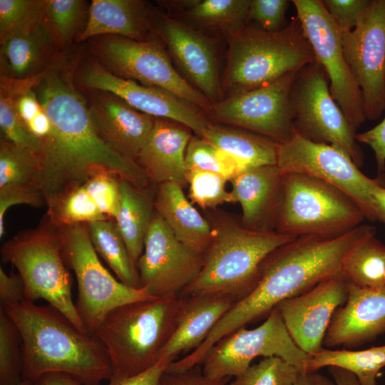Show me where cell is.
I'll use <instances>...</instances> for the list:
<instances>
[{
	"label": "cell",
	"mask_w": 385,
	"mask_h": 385,
	"mask_svg": "<svg viewBox=\"0 0 385 385\" xmlns=\"http://www.w3.org/2000/svg\"><path fill=\"white\" fill-rule=\"evenodd\" d=\"M375 235L373 227L345 256L341 274L348 283L369 288L385 286V245Z\"/></svg>",
	"instance_id": "32"
},
{
	"label": "cell",
	"mask_w": 385,
	"mask_h": 385,
	"mask_svg": "<svg viewBox=\"0 0 385 385\" xmlns=\"http://www.w3.org/2000/svg\"><path fill=\"white\" fill-rule=\"evenodd\" d=\"M153 15L141 0H93L87 21L76 38L81 42L103 36L135 41L155 38Z\"/></svg>",
	"instance_id": "26"
},
{
	"label": "cell",
	"mask_w": 385,
	"mask_h": 385,
	"mask_svg": "<svg viewBox=\"0 0 385 385\" xmlns=\"http://www.w3.org/2000/svg\"><path fill=\"white\" fill-rule=\"evenodd\" d=\"M58 228L66 263L77 280L76 309L88 334L94 335L104 317L115 308L156 298L145 289L129 287L111 275L99 260L86 224Z\"/></svg>",
	"instance_id": "9"
},
{
	"label": "cell",
	"mask_w": 385,
	"mask_h": 385,
	"mask_svg": "<svg viewBox=\"0 0 385 385\" xmlns=\"http://www.w3.org/2000/svg\"><path fill=\"white\" fill-rule=\"evenodd\" d=\"M55 48L43 24L1 45V75L19 79L38 76L56 59Z\"/></svg>",
	"instance_id": "28"
},
{
	"label": "cell",
	"mask_w": 385,
	"mask_h": 385,
	"mask_svg": "<svg viewBox=\"0 0 385 385\" xmlns=\"http://www.w3.org/2000/svg\"><path fill=\"white\" fill-rule=\"evenodd\" d=\"M300 371L279 356L264 357L228 385H294Z\"/></svg>",
	"instance_id": "42"
},
{
	"label": "cell",
	"mask_w": 385,
	"mask_h": 385,
	"mask_svg": "<svg viewBox=\"0 0 385 385\" xmlns=\"http://www.w3.org/2000/svg\"><path fill=\"white\" fill-rule=\"evenodd\" d=\"M371 1L324 0L322 1L341 32H344L351 31L356 26L371 4Z\"/></svg>",
	"instance_id": "47"
},
{
	"label": "cell",
	"mask_w": 385,
	"mask_h": 385,
	"mask_svg": "<svg viewBox=\"0 0 385 385\" xmlns=\"http://www.w3.org/2000/svg\"><path fill=\"white\" fill-rule=\"evenodd\" d=\"M372 225L361 224L334 237L299 236L271 252L255 289L235 302L200 346L207 352L218 340L268 314L281 302L341 274L345 256Z\"/></svg>",
	"instance_id": "2"
},
{
	"label": "cell",
	"mask_w": 385,
	"mask_h": 385,
	"mask_svg": "<svg viewBox=\"0 0 385 385\" xmlns=\"http://www.w3.org/2000/svg\"><path fill=\"white\" fill-rule=\"evenodd\" d=\"M324 366H336L352 373L360 385H376L385 367V345L364 350L322 349L312 355L306 371H317Z\"/></svg>",
	"instance_id": "33"
},
{
	"label": "cell",
	"mask_w": 385,
	"mask_h": 385,
	"mask_svg": "<svg viewBox=\"0 0 385 385\" xmlns=\"http://www.w3.org/2000/svg\"><path fill=\"white\" fill-rule=\"evenodd\" d=\"M154 206L175 236L193 250L205 254L215 232L174 182L158 186Z\"/></svg>",
	"instance_id": "27"
},
{
	"label": "cell",
	"mask_w": 385,
	"mask_h": 385,
	"mask_svg": "<svg viewBox=\"0 0 385 385\" xmlns=\"http://www.w3.org/2000/svg\"><path fill=\"white\" fill-rule=\"evenodd\" d=\"M16 385H34V381L24 378L19 383Z\"/></svg>",
	"instance_id": "58"
},
{
	"label": "cell",
	"mask_w": 385,
	"mask_h": 385,
	"mask_svg": "<svg viewBox=\"0 0 385 385\" xmlns=\"http://www.w3.org/2000/svg\"><path fill=\"white\" fill-rule=\"evenodd\" d=\"M293 71L262 87L212 103L207 117L282 143L294 133L289 101Z\"/></svg>",
	"instance_id": "15"
},
{
	"label": "cell",
	"mask_w": 385,
	"mask_h": 385,
	"mask_svg": "<svg viewBox=\"0 0 385 385\" xmlns=\"http://www.w3.org/2000/svg\"><path fill=\"white\" fill-rule=\"evenodd\" d=\"M19 329L25 379L49 372L68 374L84 385H100L113 375L108 352L95 336L79 331L51 306L24 301L1 306Z\"/></svg>",
	"instance_id": "3"
},
{
	"label": "cell",
	"mask_w": 385,
	"mask_h": 385,
	"mask_svg": "<svg viewBox=\"0 0 385 385\" xmlns=\"http://www.w3.org/2000/svg\"><path fill=\"white\" fill-rule=\"evenodd\" d=\"M1 255V260L14 266L21 277L25 300L44 299L79 331L88 333L72 299V282L58 227L49 221L21 232L3 245Z\"/></svg>",
	"instance_id": "7"
},
{
	"label": "cell",
	"mask_w": 385,
	"mask_h": 385,
	"mask_svg": "<svg viewBox=\"0 0 385 385\" xmlns=\"http://www.w3.org/2000/svg\"><path fill=\"white\" fill-rule=\"evenodd\" d=\"M287 0H250L248 20L253 19L264 31H277L285 21Z\"/></svg>",
	"instance_id": "46"
},
{
	"label": "cell",
	"mask_w": 385,
	"mask_h": 385,
	"mask_svg": "<svg viewBox=\"0 0 385 385\" xmlns=\"http://www.w3.org/2000/svg\"><path fill=\"white\" fill-rule=\"evenodd\" d=\"M231 377L211 379L205 376L200 366L182 372L165 371L158 385H227Z\"/></svg>",
	"instance_id": "49"
},
{
	"label": "cell",
	"mask_w": 385,
	"mask_h": 385,
	"mask_svg": "<svg viewBox=\"0 0 385 385\" xmlns=\"http://www.w3.org/2000/svg\"><path fill=\"white\" fill-rule=\"evenodd\" d=\"M370 197L376 220L385 225V186L376 183L371 190Z\"/></svg>",
	"instance_id": "55"
},
{
	"label": "cell",
	"mask_w": 385,
	"mask_h": 385,
	"mask_svg": "<svg viewBox=\"0 0 385 385\" xmlns=\"http://www.w3.org/2000/svg\"><path fill=\"white\" fill-rule=\"evenodd\" d=\"M16 205L40 207L46 205L41 190L35 185H9L0 188V237L5 234L4 217L6 211Z\"/></svg>",
	"instance_id": "45"
},
{
	"label": "cell",
	"mask_w": 385,
	"mask_h": 385,
	"mask_svg": "<svg viewBox=\"0 0 385 385\" xmlns=\"http://www.w3.org/2000/svg\"><path fill=\"white\" fill-rule=\"evenodd\" d=\"M202 138L247 168L277 165L279 143L261 135L209 123Z\"/></svg>",
	"instance_id": "31"
},
{
	"label": "cell",
	"mask_w": 385,
	"mask_h": 385,
	"mask_svg": "<svg viewBox=\"0 0 385 385\" xmlns=\"http://www.w3.org/2000/svg\"><path fill=\"white\" fill-rule=\"evenodd\" d=\"M191 200L203 208L215 207L224 202H232L230 192L226 188L225 177L209 171L190 170L187 172Z\"/></svg>",
	"instance_id": "43"
},
{
	"label": "cell",
	"mask_w": 385,
	"mask_h": 385,
	"mask_svg": "<svg viewBox=\"0 0 385 385\" xmlns=\"http://www.w3.org/2000/svg\"><path fill=\"white\" fill-rule=\"evenodd\" d=\"M22 339L19 329L0 307V385H16L23 379Z\"/></svg>",
	"instance_id": "41"
},
{
	"label": "cell",
	"mask_w": 385,
	"mask_h": 385,
	"mask_svg": "<svg viewBox=\"0 0 385 385\" xmlns=\"http://www.w3.org/2000/svg\"><path fill=\"white\" fill-rule=\"evenodd\" d=\"M178 304V294L139 300L120 305L104 317L94 335L108 352L111 377L137 375L162 358Z\"/></svg>",
	"instance_id": "5"
},
{
	"label": "cell",
	"mask_w": 385,
	"mask_h": 385,
	"mask_svg": "<svg viewBox=\"0 0 385 385\" xmlns=\"http://www.w3.org/2000/svg\"><path fill=\"white\" fill-rule=\"evenodd\" d=\"M187 172L198 170L212 172L230 180L248 168L242 162L197 135L192 136L185 153Z\"/></svg>",
	"instance_id": "37"
},
{
	"label": "cell",
	"mask_w": 385,
	"mask_h": 385,
	"mask_svg": "<svg viewBox=\"0 0 385 385\" xmlns=\"http://www.w3.org/2000/svg\"><path fill=\"white\" fill-rule=\"evenodd\" d=\"M347 285V299L336 310L323 342L328 347H356L385 332V286Z\"/></svg>",
	"instance_id": "22"
},
{
	"label": "cell",
	"mask_w": 385,
	"mask_h": 385,
	"mask_svg": "<svg viewBox=\"0 0 385 385\" xmlns=\"http://www.w3.org/2000/svg\"><path fill=\"white\" fill-rule=\"evenodd\" d=\"M98 62L119 77L167 91L201 108L212 103L177 71L161 40L135 41L116 36L91 38Z\"/></svg>",
	"instance_id": "11"
},
{
	"label": "cell",
	"mask_w": 385,
	"mask_h": 385,
	"mask_svg": "<svg viewBox=\"0 0 385 385\" xmlns=\"http://www.w3.org/2000/svg\"><path fill=\"white\" fill-rule=\"evenodd\" d=\"M34 385H84L74 377L61 372H49L34 380Z\"/></svg>",
	"instance_id": "54"
},
{
	"label": "cell",
	"mask_w": 385,
	"mask_h": 385,
	"mask_svg": "<svg viewBox=\"0 0 385 385\" xmlns=\"http://www.w3.org/2000/svg\"><path fill=\"white\" fill-rule=\"evenodd\" d=\"M277 165L282 174H304L334 185L356 202L366 219L376 221L370 193L379 182L365 175L342 150L294 133L279 143Z\"/></svg>",
	"instance_id": "14"
},
{
	"label": "cell",
	"mask_w": 385,
	"mask_h": 385,
	"mask_svg": "<svg viewBox=\"0 0 385 385\" xmlns=\"http://www.w3.org/2000/svg\"><path fill=\"white\" fill-rule=\"evenodd\" d=\"M258 356L281 357L300 371H306L312 358L293 341L274 308L257 327H242L218 340L205 356L202 373L211 379L237 376Z\"/></svg>",
	"instance_id": "12"
},
{
	"label": "cell",
	"mask_w": 385,
	"mask_h": 385,
	"mask_svg": "<svg viewBox=\"0 0 385 385\" xmlns=\"http://www.w3.org/2000/svg\"><path fill=\"white\" fill-rule=\"evenodd\" d=\"M173 361L175 359L170 357L161 358L151 368L137 375L122 378L111 377L107 385H158L161 376Z\"/></svg>",
	"instance_id": "50"
},
{
	"label": "cell",
	"mask_w": 385,
	"mask_h": 385,
	"mask_svg": "<svg viewBox=\"0 0 385 385\" xmlns=\"http://www.w3.org/2000/svg\"><path fill=\"white\" fill-rule=\"evenodd\" d=\"M78 82L86 90L111 93L150 116L183 124L200 138L210 123L197 106L167 91L115 76L97 61L84 66Z\"/></svg>",
	"instance_id": "18"
},
{
	"label": "cell",
	"mask_w": 385,
	"mask_h": 385,
	"mask_svg": "<svg viewBox=\"0 0 385 385\" xmlns=\"http://www.w3.org/2000/svg\"><path fill=\"white\" fill-rule=\"evenodd\" d=\"M47 214L49 221L58 227L111 220L101 211L85 183L63 197Z\"/></svg>",
	"instance_id": "38"
},
{
	"label": "cell",
	"mask_w": 385,
	"mask_h": 385,
	"mask_svg": "<svg viewBox=\"0 0 385 385\" xmlns=\"http://www.w3.org/2000/svg\"><path fill=\"white\" fill-rule=\"evenodd\" d=\"M68 71L56 61L34 88L51 124L48 137L40 141L37 155L38 187L48 210L100 173L146 188L149 180L137 163L117 153L101 138L87 101Z\"/></svg>",
	"instance_id": "1"
},
{
	"label": "cell",
	"mask_w": 385,
	"mask_h": 385,
	"mask_svg": "<svg viewBox=\"0 0 385 385\" xmlns=\"http://www.w3.org/2000/svg\"><path fill=\"white\" fill-rule=\"evenodd\" d=\"M153 22L155 34L188 81L212 104L221 101L215 39L170 15L156 14Z\"/></svg>",
	"instance_id": "19"
},
{
	"label": "cell",
	"mask_w": 385,
	"mask_h": 385,
	"mask_svg": "<svg viewBox=\"0 0 385 385\" xmlns=\"http://www.w3.org/2000/svg\"><path fill=\"white\" fill-rule=\"evenodd\" d=\"M297 18L326 72L329 91L356 131L366 120L361 91L346 60L342 32L321 0H293Z\"/></svg>",
	"instance_id": "13"
},
{
	"label": "cell",
	"mask_w": 385,
	"mask_h": 385,
	"mask_svg": "<svg viewBox=\"0 0 385 385\" xmlns=\"http://www.w3.org/2000/svg\"><path fill=\"white\" fill-rule=\"evenodd\" d=\"M159 4L195 29L220 32L223 36L245 26L250 0H171Z\"/></svg>",
	"instance_id": "29"
},
{
	"label": "cell",
	"mask_w": 385,
	"mask_h": 385,
	"mask_svg": "<svg viewBox=\"0 0 385 385\" xmlns=\"http://www.w3.org/2000/svg\"><path fill=\"white\" fill-rule=\"evenodd\" d=\"M46 0H0V44L43 23Z\"/></svg>",
	"instance_id": "39"
},
{
	"label": "cell",
	"mask_w": 385,
	"mask_h": 385,
	"mask_svg": "<svg viewBox=\"0 0 385 385\" xmlns=\"http://www.w3.org/2000/svg\"><path fill=\"white\" fill-rule=\"evenodd\" d=\"M337 385H360L356 376L349 371L336 366L329 367Z\"/></svg>",
	"instance_id": "57"
},
{
	"label": "cell",
	"mask_w": 385,
	"mask_h": 385,
	"mask_svg": "<svg viewBox=\"0 0 385 385\" xmlns=\"http://www.w3.org/2000/svg\"><path fill=\"white\" fill-rule=\"evenodd\" d=\"M296 237L276 230H253L236 224L222 226L215 232L205 253L200 272L179 295L219 293L237 302L257 284L265 258Z\"/></svg>",
	"instance_id": "6"
},
{
	"label": "cell",
	"mask_w": 385,
	"mask_h": 385,
	"mask_svg": "<svg viewBox=\"0 0 385 385\" xmlns=\"http://www.w3.org/2000/svg\"><path fill=\"white\" fill-rule=\"evenodd\" d=\"M86 12L85 1L46 0L42 24L56 48L76 39Z\"/></svg>",
	"instance_id": "36"
},
{
	"label": "cell",
	"mask_w": 385,
	"mask_h": 385,
	"mask_svg": "<svg viewBox=\"0 0 385 385\" xmlns=\"http://www.w3.org/2000/svg\"><path fill=\"white\" fill-rule=\"evenodd\" d=\"M355 138L358 143L369 145L374 151L378 172L376 180L385 186V118L374 128L356 133Z\"/></svg>",
	"instance_id": "48"
},
{
	"label": "cell",
	"mask_w": 385,
	"mask_h": 385,
	"mask_svg": "<svg viewBox=\"0 0 385 385\" xmlns=\"http://www.w3.org/2000/svg\"><path fill=\"white\" fill-rule=\"evenodd\" d=\"M347 297V282L340 274L281 302L275 308L295 344L313 355L323 349L332 319L336 310L345 304Z\"/></svg>",
	"instance_id": "20"
},
{
	"label": "cell",
	"mask_w": 385,
	"mask_h": 385,
	"mask_svg": "<svg viewBox=\"0 0 385 385\" xmlns=\"http://www.w3.org/2000/svg\"><path fill=\"white\" fill-rule=\"evenodd\" d=\"M204 255L180 242L156 212L137 264L139 287L154 297L179 295L200 272Z\"/></svg>",
	"instance_id": "17"
},
{
	"label": "cell",
	"mask_w": 385,
	"mask_h": 385,
	"mask_svg": "<svg viewBox=\"0 0 385 385\" xmlns=\"http://www.w3.org/2000/svg\"><path fill=\"white\" fill-rule=\"evenodd\" d=\"M282 178L277 165H272L248 168L230 180L232 202L240 205L245 227L268 230L265 225H276Z\"/></svg>",
	"instance_id": "25"
},
{
	"label": "cell",
	"mask_w": 385,
	"mask_h": 385,
	"mask_svg": "<svg viewBox=\"0 0 385 385\" xmlns=\"http://www.w3.org/2000/svg\"><path fill=\"white\" fill-rule=\"evenodd\" d=\"M87 225L92 245L98 255L123 284L140 288L138 275L127 247L113 220H103Z\"/></svg>",
	"instance_id": "35"
},
{
	"label": "cell",
	"mask_w": 385,
	"mask_h": 385,
	"mask_svg": "<svg viewBox=\"0 0 385 385\" xmlns=\"http://www.w3.org/2000/svg\"><path fill=\"white\" fill-rule=\"evenodd\" d=\"M41 110L42 107L34 88L20 95L16 101V113L24 126Z\"/></svg>",
	"instance_id": "52"
},
{
	"label": "cell",
	"mask_w": 385,
	"mask_h": 385,
	"mask_svg": "<svg viewBox=\"0 0 385 385\" xmlns=\"http://www.w3.org/2000/svg\"><path fill=\"white\" fill-rule=\"evenodd\" d=\"M87 94L91 118L101 138L117 153L136 162L155 118L111 93L87 90Z\"/></svg>",
	"instance_id": "21"
},
{
	"label": "cell",
	"mask_w": 385,
	"mask_h": 385,
	"mask_svg": "<svg viewBox=\"0 0 385 385\" xmlns=\"http://www.w3.org/2000/svg\"><path fill=\"white\" fill-rule=\"evenodd\" d=\"M120 178L111 173H100L85 183L101 211L113 220L118 215L120 206Z\"/></svg>",
	"instance_id": "44"
},
{
	"label": "cell",
	"mask_w": 385,
	"mask_h": 385,
	"mask_svg": "<svg viewBox=\"0 0 385 385\" xmlns=\"http://www.w3.org/2000/svg\"><path fill=\"white\" fill-rule=\"evenodd\" d=\"M364 219L356 202L334 185L304 174H282L276 231L294 237H334Z\"/></svg>",
	"instance_id": "8"
},
{
	"label": "cell",
	"mask_w": 385,
	"mask_h": 385,
	"mask_svg": "<svg viewBox=\"0 0 385 385\" xmlns=\"http://www.w3.org/2000/svg\"><path fill=\"white\" fill-rule=\"evenodd\" d=\"M25 301L24 281L19 273L8 274L0 267V303L4 307Z\"/></svg>",
	"instance_id": "51"
},
{
	"label": "cell",
	"mask_w": 385,
	"mask_h": 385,
	"mask_svg": "<svg viewBox=\"0 0 385 385\" xmlns=\"http://www.w3.org/2000/svg\"><path fill=\"white\" fill-rule=\"evenodd\" d=\"M294 385H337L326 376L317 371H300Z\"/></svg>",
	"instance_id": "56"
},
{
	"label": "cell",
	"mask_w": 385,
	"mask_h": 385,
	"mask_svg": "<svg viewBox=\"0 0 385 385\" xmlns=\"http://www.w3.org/2000/svg\"><path fill=\"white\" fill-rule=\"evenodd\" d=\"M192 136L184 125L155 118L136 163L148 180L159 185L174 182L183 187L187 183L185 153Z\"/></svg>",
	"instance_id": "23"
},
{
	"label": "cell",
	"mask_w": 385,
	"mask_h": 385,
	"mask_svg": "<svg viewBox=\"0 0 385 385\" xmlns=\"http://www.w3.org/2000/svg\"><path fill=\"white\" fill-rule=\"evenodd\" d=\"M289 101L294 133L312 142L335 146L359 168L363 165L364 155L355 130L332 98L327 75L317 61L297 71Z\"/></svg>",
	"instance_id": "10"
},
{
	"label": "cell",
	"mask_w": 385,
	"mask_h": 385,
	"mask_svg": "<svg viewBox=\"0 0 385 385\" xmlns=\"http://www.w3.org/2000/svg\"><path fill=\"white\" fill-rule=\"evenodd\" d=\"M235 302L234 298L219 293L179 295L175 327L162 358L176 360L197 349Z\"/></svg>",
	"instance_id": "24"
},
{
	"label": "cell",
	"mask_w": 385,
	"mask_h": 385,
	"mask_svg": "<svg viewBox=\"0 0 385 385\" xmlns=\"http://www.w3.org/2000/svg\"><path fill=\"white\" fill-rule=\"evenodd\" d=\"M224 37L228 49L222 99L269 84L316 61L297 17L277 31L245 26Z\"/></svg>",
	"instance_id": "4"
},
{
	"label": "cell",
	"mask_w": 385,
	"mask_h": 385,
	"mask_svg": "<svg viewBox=\"0 0 385 385\" xmlns=\"http://www.w3.org/2000/svg\"><path fill=\"white\" fill-rule=\"evenodd\" d=\"M39 174V162L35 153L1 138L0 188L19 184L38 187Z\"/></svg>",
	"instance_id": "40"
},
{
	"label": "cell",
	"mask_w": 385,
	"mask_h": 385,
	"mask_svg": "<svg viewBox=\"0 0 385 385\" xmlns=\"http://www.w3.org/2000/svg\"><path fill=\"white\" fill-rule=\"evenodd\" d=\"M26 130L39 142L49 135L51 129L50 120L42 110L25 125Z\"/></svg>",
	"instance_id": "53"
},
{
	"label": "cell",
	"mask_w": 385,
	"mask_h": 385,
	"mask_svg": "<svg viewBox=\"0 0 385 385\" xmlns=\"http://www.w3.org/2000/svg\"><path fill=\"white\" fill-rule=\"evenodd\" d=\"M41 79L40 76L19 79L1 75L0 77V128L1 137L20 148L37 155L40 142L25 128L16 111L17 98L26 91L34 88Z\"/></svg>",
	"instance_id": "34"
},
{
	"label": "cell",
	"mask_w": 385,
	"mask_h": 385,
	"mask_svg": "<svg viewBox=\"0 0 385 385\" xmlns=\"http://www.w3.org/2000/svg\"><path fill=\"white\" fill-rule=\"evenodd\" d=\"M342 42L366 118L377 120L385 111V0H371L356 26L342 32Z\"/></svg>",
	"instance_id": "16"
},
{
	"label": "cell",
	"mask_w": 385,
	"mask_h": 385,
	"mask_svg": "<svg viewBox=\"0 0 385 385\" xmlns=\"http://www.w3.org/2000/svg\"><path fill=\"white\" fill-rule=\"evenodd\" d=\"M119 188L120 206L114 221L137 270L138 261L143 253L145 239L153 217V202L145 188L124 180H120Z\"/></svg>",
	"instance_id": "30"
}]
</instances>
